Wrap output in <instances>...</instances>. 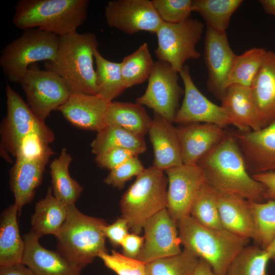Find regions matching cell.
Instances as JSON below:
<instances>
[{
  "label": "cell",
  "instance_id": "cell-9",
  "mask_svg": "<svg viewBox=\"0 0 275 275\" xmlns=\"http://www.w3.org/2000/svg\"><path fill=\"white\" fill-rule=\"evenodd\" d=\"M204 28L202 22L190 18L177 23L164 22L156 33L155 53L158 61L168 63L179 73L186 61L201 57L196 46Z\"/></svg>",
  "mask_w": 275,
  "mask_h": 275
},
{
  "label": "cell",
  "instance_id": "cell-14",
  "mask_svg": "<svg viewBox=\"0 0 275 275\" xmlns=\"http://www.w3.org/2000/svg\"><path fill=\"white\" fill-rule=\"evenodd\" d=\"M144 242L136 259L148 263L181 253L177 223L164 208L150 218L143 227Z\"/></svg>",
  "mask_w": 275,
  "mask_h": 275
},
{
  "label": "cell",
  "instance_id": "cell-24",
  "mask_svg": "<svg viewBox=\"0 0 275 275\" xmlns=\"http://www.w3.org/2000/svg\"><path fill=\"white\" fill-rule=\"evenodd\" d=\"M258 111L261 128L275 120V52H266L262 64L251 87Z\"/></svg>",
  "mask_w": 275,
  "mask_h": 275
},
{
  "label": "cell",
  "instance_id": "cell-21",
  "mask_svg": "<svg viewBox=\"0 0 275 275\" xmlns=\"http://www.w3.org/2000/svg\"><path fill=\"white\" fill-rule=\"evenodd\" d=\"M40 237L31 231L23 236L22 263L35 275H80L82 268L69 262L58 252L47 250L39 243Z\"/></svg>",
  "mask_w": 275,
  "mask_h": 275
},
{
  "label": "cell",
  "instance_id": "cell-43",
  "mask_svg": "<svg viewBox=\"0 0 275 275\" xmlns=\"http://www.w3.org/2000/svg\"><path fill=\"white\" fill-rule=\"evenodd\" d=\"M135 156L129 150L116 148L95 155V161L99 167L111 171Z\"/></svg>",
  "mask_w": 275,
  "mask_h": 275
},
{
  "label": "cell",
  "instance_id": "cell-30",
  "mask_svg": "<svg viewBox=\"0 0 275 275\" xmlns=\"http://www.w3.org/2000/svg\"><path fill=\"white\" fill-rule=\"evenodd\" d=\"M92 153L95 155L112 148L129 150L136 155L147 149L144 136L135 134L120 127L107 125L97 132L91 143Z\"/></svg>",
  "mask_w": 275,
  "mask_h": 275
},
{
  "label": "cell",
  "instance_id": "cell-3",
  "mask_svg": "<svg viewBox=\"0 0 275 275\" xmlns=\"http://www.w3.org/2000/svg\"><path fill=\"white\" fill-rule=\"evenodd\" d=\"M89 0H20L13 23L21 30L39 29L61 37L75 32L85 21Z\"/></svg>",
  "mask_w": 275,
  "mask_h": 275
},
{
  "label": "cell",
  "instance_id": "cell-33",
  "mask_svg": "<svg viewBox=\"0 0 275 275\" xmlns=\"http://www.w3.org/2000/svg\"><path fill=\"white\" fill-rule=\"evenodd\" d=\"M242 0H193L194 11L199 13L208 25L226 33L231 18Z\"/></svg>",
  "mask_w": 275,
  "mask_h": 275
},
{
  "label": "cell",
  "instance_id": "cell-18",
  "mask_svg": "<svg viewBox=\"0 0 275 275\" xmlns=\"http://www.w3.org/2000/svg\"><path fill=\"white\" fill-rule=\"evenodd\" d=\"M176 130L183 163L188 165L197 164L227 134L224 127L210 123L181 124Z\"/></svg>",
  "mask_w": 275,
  "mask_h": 275
},
{
  "label": "cell",
  "instance_id": "cell-41",
  "mask_svg": "<svg viewBox=\"0 0 275 275\" xmlns=\"http://www.w3.org/2000/svg\"><path fill=\"white\" fill-rule=\"evenodd\" d=\"M98 257L104 265L117 275H146V263L126 257L115 250L103 252Z\"/></svg>",
  "mask_w": 275,
  "mask_h": 275
},
{
  "label": "cell",
  "instance_id": "cell-35",
  "mask_svg": "<svg viewBox=\"0 0 275 275\" xmlns=\"http://www.w3.org/2000/svg\"><path fill=\"white\" fill-rule=\"evenodd\" d=\"M190 216L203 226L223 229L218 209L217 191L206 182L202 186L192 205Z\"/></svg>",
  "mask_w": 275,
  "mask_h": 275
},
{
  "label": "cell",
  "instance_id": "cell-27",
  "mask_svg": "<svg viewBox=\"0 0 275 275\" xmlns=\"http://www.w3.org/2000/svg\"><path fill=\"white\" fill-rule=\"evenodd\" d=\"M68 206L53 196L49 186L45 197L35 205L31 231L40 237L48 234L55 236L66 220Z\"/></svg>",
  "mask_w": 275,
  "mask_h": 275
},
{
  "label": "cell",
  "instance_id": "cell-4",
  "mask_svg": "<svg viewBox=\"0 0 275 275\" xmlns=\"http://www.w3.org/2000/svg\"><path fill=\"white\" fill-rule=\"evenodd\" d=\"M181 244L184 249L206 261L216 275H226L232 261L250 239L224 229L203 226L191 216L177 223Z\"/></svg>",
  "mask_w": 275,
  "mask_h": 275
},
{
  "label": "cell",
  "instance_id": "cell-25",
  "mask_svg": "<svg viewBox=\"0 0 275 275\" xmlns=\"http://www.w3.org/2000/svg\"><path fill=\"white\" fill-rule=\"evenodd\" d=\"M47 164L16 159L10 171L9 185L19 212L32 202L42 182Z\"/></svg>",
  "mask_w": 275,
  "mask_h": 275
},
{
  "label": "cell",
  "instance_id": "cell-34",
  "mask_svg": "<svg viewBox=\"0 0 275 275\" xmlns=\"http://www.w3.org/2000/svg\"><path fill=\"white\" fill-rule=\"evenodd\" d=\"M154 65L148 44L144 42L121 62V71L126 89L148 79Z\"/></svg>",
  "mask_w": 275,
  "mask_h": 275
},
{
  "label": "cell",
  "instance_id": "cell-49",
  "mask_svg": "<svg viewBox=\"0 0 275 275\" xmlns=\"http://www.w3.org/2000/svg\"><path fill=\"white\" fill-rule=\"evenodd\" d=\"M259 2L266 13L275 15V0H261Z\"/></svg>",
  "mask_w": 275,
  "mask_h": 275
},
{
  "label": "cell",
  "instance_id": "cell-46",
  "mask_svg": "<svg viewBox=\"0 0 275 275\" xmlns=\"http://www.w3.org/2000/svg\"><path fill=\"white\" fill-rule=\"evenodd\" d=\"M265 188V200H275V172H268L252 175Z\"/></svg>",
  "mask_w": 275,
  "mask_h": 275
},
{
  "label": "cell",
  "instance_id": "cell-1",
  "mask_svg": "<svg viewBox=\"0 0 275 275\" xmlns=\"http://www.w3.org/2000/svg\"><path fill=\"white\" fill-rule=\"evenodd\" d=\"M206 182L217 191L263 202L265 188L249 173L241 152L233 135L226 137L197 162Z\"/></svg>",
  "mask_w": 275,
  "mask_h": 275
},
{
  "label": "cell",
  "instance_id": "cell-39",
  "mask_svg": "<svg viewBox=\"0 0 275 275\" xmlns=\"http://www.w3.org/2000/svg\"><path fill=\"white\" fill-rule=\"evenodd\" d=\"M49 142L37 132L30 133L20 141L15 157L29 161L47 163L54 152Z\"/></svg>",
  "mask_w": 275,
  "mask_h": 275
},
{
  "label": "cell",
  "instance_id": "cell-11",
  "mask_svg": "<svg viewBox=\"0 0 275 275\" xmlns=\"http://www.w3.org/2000/svg\"><path fill=\"white\" fill-rule=\"evenodd\" d=\"M167 62H154L147 89L135 101L144 105L168 121L174 122L179 101L184 92L178 83V75Z\"/></svg>",
  "mask_w": 275,
  "mask_h": 275
},
{
  "label": "cell",
  "instance_id": "cell-32",
  "mask_svg": "<svg viewBox=\"0 0 275 275\" xmlns=\"http://www.w3.org/2000/svg\"><path fill=\"white\" fill-rule=\"evenodd\" d=\"M266 52L264 48L254 47L236 55L227 80L226 90L232 85L251 88L261 68Z\"/></svg>",
  "mask_w": 275,
  "mask_h": 275
},
{
  "label": "cell",
  "instance_id": "cell-40",
  "mask_svg": "<svg viewBox=\"0 0 275 275\" xmlns=\"http://www.w3.org/2000/svg\"><path fill=\"white\" fill-rule=\"evenodd\" d=\"M156 11L165 22L177 23L190 18L193 0H152Z\"/></svg>",
  "mask_w": 275,
  "mask_h": 275
},
{
  "label": "cell",
  "instance_id": "cell-47",
  "mask_svg": "<svg viewBox=\"0 0 275 275\" xmlns=\"http://www.w3.org/2000/svg\"><path fill=\"white\" fill-rule=\"evenodd\" d=\"M0 275H35L23 263L0 268Z\"/></svg>",
  "mask_w": 275,
  "mask_h": 275
},
{
  "label": "cell",
  "instance_id": "cell-48",
  "mask_svg": "<svg viewBox=\"0 0 275 275\" xmlns=\"http://www.w3.org/2000/svg\"><path fill=\"white\" fill-rule=\"evenodd\" d=\"M194 275H216L210 265L205 260L199 258Z\"/></svg>",
  "mask_w": 275,
  "mask_h": 275
},
{
  "label": "cell",
  "instance_id": "cell-29",
  "mask_svg": "<svg viewBox=\"0 0 275 275\" xmlns=\"http://www.w3.org/2000/svg\"><path fill=\"white\" fill-rule=\"evenodd\" d=\"M72 160V157L64 148L49 166L53 195L67 205H75L84 189L70 175L69 168Z\"/></svg>",
  "mask_w": 275,
  "mask_h": 275
},
{
  "label": "cell",
  "instance_id": "cell-37",
  "mask_svg": "<svg viewBox=\"0 0 275 275\" xmlns=\"http://www.w3.org/2000/svg\"><path fill=\"white\" fill-rule=\"evenodd\" d=\"M199 258L184 249L181 253L146 264V275H194Z\"/></svg>",
  "mask_w": 275,
  "mask_h": 275
},
{
  "label": "cell",
  "instance_id": "cell-38",
  "mask_svg": "<svg viewBox=\"0 0 275 275\" xmlns=\"http://www.w3.org/2000/svg\"><path fill=\"white\" fill-rule=\"evenodd\" d=\"M250 203L259 235V246L266 249L275 237V200L250 201Z\"/></svg>",
  "mask_w": 275,
  "mask_h": 275
},
{
  "label": "cell",
  "instance_id": "cell-45",
  "mask_svg": "<svg viewBox=\"0 0 275 275\" xmlns=\"http://www.w3.org/2000/svg\"><path fill=\"white\" fill-rule=\"evenodd\" d=\"M144 242V236L133 233H128L122 241V254L124 256L136 259L139 254Z\"/></svg>",
  "mask_w": 275,
  "mask_h": 275
},
{
  "label": "cell",
  "instance_id": "cell-5",
  "mask_svg": "<svg viewBox=\"0 0 275 275\" xmlns=\"http://www.w3.org/2000/svg\"><path fill=\"white\" fill-rule=\"evenodd\" d=\"M102 218L87 215L75 205L68 206L67 217L55 236L58 252L69 262L83 269L96 257L107 252Z\"/></svg>",
  "mask_w": 275,
  "mask_h": 275
},
{
  "label": "cell",
  "instance_id": "cell-26",
  "mask_svg": "<svg viewBox=\"0 0 275 275\" xmlns=\"http://www.w3.org/2000/svg\"><path fill=\"white\" fill-rule=\"evenodd\" d=\"M18 207L13 204L1 213L0 218V268L22 263L24 241L20 235Z\"/></svg>",
  "mask_w": 275,
  "mask_h": 275
},
{
  "label": "cell",
  "instance_id": "cell-12",
  "mask_svg": "<svg viewBox=\"0 0 275 275\" xmlns=\"http://www.w3.org/2000/svg\"><path fill=\"white\" fill-rule=\"evenodd\" d=\"M165 172L169 183L167 209L177 223L180 219L190 216L192 205L206 182L205 174L197 164H183Z\"/></svg>",
  "mask_w": 275,
  "mask_h": 275
},
{
  "label": "cell",
  "instance_id": "cell-15",
  "mask_svg": "<svg viewBox=\"0 0 275 275\" xmlns=\"http://www.w3.org/2000/svg\"><path fill=\"white\" fill-rule=\"evenodd\" d=\"M184 86V98L175 115L174 122L181 124L210 123L225 127L231 125L225 110L208 99L198 89L191 77L188 66L179 72Z\"/></svg>",
  "mask_w": 275,
  "mask_h": 275
},
{
  "label": "cell",
  "instance_id": "cell-20",
  "mask_svg": "<svg viewBox=\"0 0 275 275\" xmlns=\"http://www.w3.org/2000/svg\"><path fill=\"white\" fill-rule=\"evenodd\" d=\"M217 200L223 229L240 237L253 239L259 246V235L250 201L239 196L218 191Z\"/></svg>",
  "mask_w": 275,
  "mask_h": 275
},
{
  "label": "cell",
  "instance_id": "cell-13",
  "mask_svg": "<svg viewBox=\"0 0 275 275\" xmlns=\"http://www.w3.org/2000/svg\"><path fill=\"white\" fill-rule=\"evenodd\" d=\"M104 14L110 28L128 34L140 31L156 34L164 22L149 0L109 1Z\"/></svg>",
  "mask_w": 275,
  "mask_h": 275
},
{
  "label": "cell",
  "instance_id": "cell-2",
  "mask_svg": "<svg viewBox=\"0 0 275 275\" xmlns=\"http://www.w3.org/2000/svg\"><path fill=\"white\" fill-rule=\"evenodd\" d=\"M98 46L96 36L91 32L61 37L57 58L45 62V68L57 73L71 93L97 95L93 63Z\"/></svg>",
  "mask_w": 275,
  "mask_h": 275
},
{
  "label": "cell",
  "instance_id": "cell-36",
  "mask_svg": "<svg viewBox=\"0 0 275 275\" xmlns=\"http://www.w3.org/2000/svg\"><path fill=\"white\" fill-rule=\"evenodd\" d=\"M270 260L265 249L257 245H248L232 261L226 275H268Z\"/></svg>",
  "mask_w": 275,
  "mask_h": 275
},
{
  "label": "cell",
  "instance_id": "cell-31",
  "mask_svg": "<svg viewBox=\"0 0 275 275\" xmlns=\"http://www.w3.org/2000/svg\"><path fill=\"white\" fill-rule=\"evenodd\" d=\"M94 60L98 95L112 102L126 89L121 74V63L107 60L98 49L94 52Z\"/></svg>",
  "mask_w": 275,
  "mask_h": 275
},
{
  "label": "cell",
  "instance_id": "cell-10",
  "mask_svg": "<svg viewBox=\"0 0 275 275\" xmlns=\"http://www.w3.org/2000/svg\"><path fill=\"white\" fill-rule=\"evenodd\" d=\"M20 84L29 106L43 121L53 111H57L71 94L57 73L49 70H41L36 64L29 67Z\"/></svg>",
  "mask_w": 275,
  "mask_h": 275
},
{
  "label": "cell",
  "instance_id": "cell-8",
  "mask_svg": "<svg viewBox=\"0 0 275 275\" xmlns=\"http://www.w3.org/2000/svg\"><path fill=\"white\" fill-rule=\"evenodd\" d=\"M7 114L2 122L1 153L6 158L8 153L15 157L22 139L28 134L37 132L50 144L54 140L51 129L39 119L19 94L7 85L6 87Z\"/></svg>",
  "mask_w": 275,
  "mask_h": 275
},
{
  "label": "cell",
  "instance_id": "cell-23",
  "mask_svg": "<svg viewBox=\"0 0 275 275\" xmlns=\"http://www.w3.org/2000/svg\"><path fill=\"white\" fill-rule=\"evenodd\" d=\"M231 125L242 131L261 129L258 111L251 88L240 85L229 87L221 100Z\"/></svg>",
  "mask_w": 275,
  "mask_h": 275
},
{
  "label": "cell",
  "instance_id": "cell-6",
  "mask_svg": "<svg viewBox=\"0 0 275 275\" xmlns=\"http://www.w3.org/2000/svg\"><path fill=\"white\" fill-rule=\"evenodd\" d=\"M168 178L163 171L151 166L138 176L120 200L122 217L132 233L140 234L146 222L167 208Z\"/></svg>",
  "mask_w": 275,
  "mask_h": 275
},
{
  "label": "cell",
  "instance_id": "cell-16",
  "mask_svg": "<svg viewBox=\"0 0 275 275\" xmlns=\"http://www.w3.org/2000/svg\"><path fill=\"white\" fill-rule=\"evenodd\" d=\"M252 175L275 172V120L257 130L231 132Z\"/></svg>",
  "mask_w": 275,
  "mask_h": 275
},
{
  "label": "cell",
  "instance_id": "cell-17",
  "mask_svg": "<svg viewBox=\"0 0 275 275\" xmlns=\"http://www.w3.org/2000/svg\"><path fill=\"white\" fill-rule=\"evenodd\" d=\"M236 56L226 33L207 25L204 43V61L208 73L207 86L221 100L226 92L227 80Z\"/></svg>",
  "mask_w": 275,
  "mask_h": 275
},
{
  "label": "cell",
  "instance_id": "cell-22",
  "mask_svg": "<svg viewBox=\"0 0 275 275\" xmlns=\"http://www.w3.org/2000/svg\"><path fill=\"white\" fill-rule=\"evenodd\" d=\"M148 134L153 149V166L165 171L183 164L176 127L172 123L154 113Z\"/></svg>",
  "mask_w": 275,
  "mask_h": 275
},
{
  "label": "cell",
  "instance_id": "cell-50",
  "mask_svg": "<svg viewBox=\"0 0 275 275\" xmlns=\"http://www.w3.org/2000/svg\"><path fill=\"white\" fill-rule=\"evenodd\" d=\"M265 250L267 252L270 260L275 262V237L268 246Z\"/></svg>",
  "mask_w": 275,
  "mask_h": 275
},
{
  "label": "cell",
  "instance_id": "cell-42",
  "mask_svg": "<svg viewBox=\"0 0 275 275\" xmlns=\"http://www.w3.org/2000/svg\"><path fill=\"white\" fill-rule=\"evenodd\" d=\"M145 169L138 156H135L111 170L104 180V182L121 189L127 181L133 176H138Z\"/></svg>",
  "mask_w": 275,
  "mask_h": 275
},
{
  "label": "cell",
  "instance_id": "cell-44",
  "mask_svg": "<svg viewBox=\"0 0 275 275\" xmlns=\"http://www.w3.org/2000/svg\"><path fill=\"white\" fill-rule=\"evenodd\" d=\"M129 229L127 221L122 217L118 218L111 225H106L103 227V231L106 238L115 247L121 245V243L128 233Z\"/></svg>",
  "mask_w": 275,
  "mask_h": 275
},
{
  "label": "cell",
  "instance_id": "cell-19",
  "mask_svg": "<svg viewBox=\"0 0 275 275\" xmlns=\"http://www.w3.org/2000/svg\"><path fill=\"white\" fill-rule=\"evenodd\" d=\"M110 102L98 94L71 93L57 111L73 125L98 132L106 126L105 117Z\"/></svg>",
  "mask_w": 275,
  "mask_h": 275
},
{
  "label": "cell",
  "instance_id": "cell-28",
  "mask_svg": "<svg viewBox=\"0 0 275 275\" xmlns=\"http://www.w3.org/2000/svg\"><path fill=\"white\" fill-rule=\"evenodd\" d=\"M152 119L142 105L138 103L112 101L105 117V124L120 127L144 136L148 133Z\"/></svg>",
  "mask_w": 275,
  "mask_h": 275
},
{
  "label": "cell",
  "instance_id": "cell-7",
  "mask_svg": "<svg viewBox=\"0 0 275 275\" xmlns=\"http://www.w3.org/2000/svg\"><path fill=\"white\" fill-rule=\"evenodd\" d=\"M60 37L39 29L24 31L2 49L0 65L8 79L20 84L29 67L38 62H53Z\"/></svg>",
  "mask_w": 275,
  "mask_h": 275
}]
</instances>
